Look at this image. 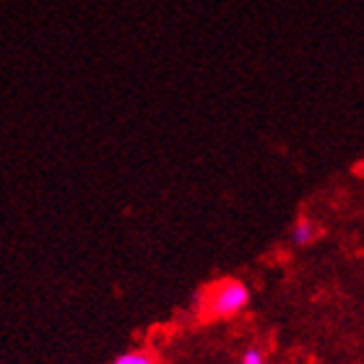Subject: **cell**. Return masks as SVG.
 Masks as SVG:
<instances>
[{"label": "cell", "instance_id": "6da1fadb", "mask_svg": "<svg viewBox=\"0 0 364 364\" xmlns=\"http://www.w3.org/2000/svg\"><path fill=\"white\" fill-rule=\"evenodd\" d=\"M250 304V287L240 279H219L200 291V318L229 320Z\"/></svg>", "mask_w": 364, "mask_h": 364}, {"label": "cell", "instance_id": "7a4b0ae2", "mask_svg": "<svg viewBox=\"0 0 364 364\" xmlns=\"http://www.w3.org/2000/svg\"><path fill=\"white\" fill-rule=\"evenodd\" d=\"M289 240H291V245H296V247H310V245L318 240V224L312 219H307V216L296 219L291 232H289Z\"/></svg>", "mask_w": 364, "mask_h": 364}, {"label": "cell", "instance_id": "3957f363", "mask_svg": "<svg viewBox=\"0 0 364 364\" xmlns=\"http://www.w3.org/2000/svg\"><path fill=\"white\" fill-rule=\"evenodd\" d=\"M114 364H156V357L146 349H133L120 354V357L114 359Z\"/></svg>", "mask_w": 364, "mask_h": 364}, {"label": "cell", "instance_id": "277c9868", "mask_svg": "<svg viewBox=\"0 0 364 364\" xmlns=\"http://www.w3.org/2000/svg\"><path fill=\"white\" fill-rule=\"evenodd\" d=\"M237 364H268L266 351L260 349V346H247V349L242 351V357H240V362H237Z\"/></svg>", "mask_w": 364, "mask_h": 364}]
</instances>
